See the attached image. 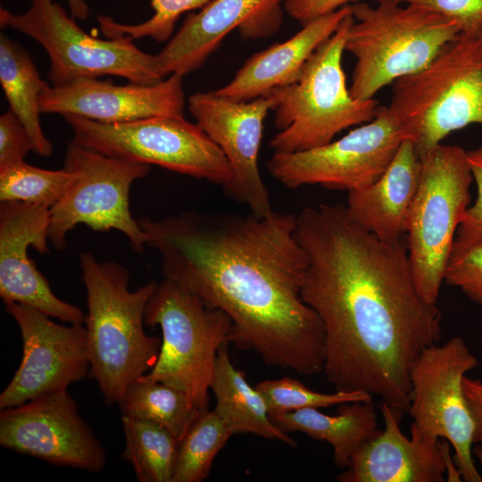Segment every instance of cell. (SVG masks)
<instances>
[{
  "mask_svg": "<svg viewBox=\"0 0 482 482\" xmlns=\"http://www.w3.org/2000/svg\"><path fill=\"white\" fill-rule=\"evenodd\" d=\"M295 237L307 260L301 295L324 329L326 379L337 391L378 395L403 418L412 367L442 332L436 304L416 287L407 245L379 239L342 204L303 209Z\"/></svg>",
  "mask_w": 482,
  "mask_h": 482,
  "instance_id": "cell-1",
  "label": "cell"
},
{
  "mask_svg": "<svg viewBox=\"0 0 482 482\" xmlns=\"http://www.w3.org/2000/svg\"><path fill=\"white\" fill-rule=\"evenodd\" d=\"M137 221L164 278L229 317V344L269 366L322 372L324 329L301 295L307 260L294 214L187 212Z\"/></svg>",
  "mask_w": 482,
  "mask_h": 482,
  "instance_id": "cell-2",
  "label": "cell"
},
{
  "mask_svg": "<svg viewBox=\"0 0 482 482\" xmlns=\"http://www.w3.org/2000/svg\"><path fill=\"white\" fill-rule=\"evenodd\" d=\"M79 264L87 291L88 377L97 383L107 405L118 404L130 384L152 370L160 353L161 339L144 329L145 306L158 283L151 280L130 291L124 266L100 262L89 252L80 254Z\"/></svg>",
  "mask_w": 482,
  "mask_h": 482,
  "instance_id": "cell-3",
  "label": "cell"
},
{
  "mask_svg": "<svg viewBox=\"0 0 482 482\" xmlns=\"http://www.w3.org/2000/svg\"><path fill=\"white\" fill-rule=\"evenodd\" d=\"M377 3L352 4L345 51L355 58L349 90L359 100L373 99L384 87L422 70L461 33L454 21L423 5Z\"/></svg>",
  "mask_w": 482,
  "mask_h": 482,
  "instance_id": "cell-4",
  "label": "cell"
},
{
  "mask_svg": "<svg viewBox=\"0 0 482 482\" xmlns=\"http://www.w3.org/2000/svg\"><path fill=\"white\" fill-rule=\"evenodd\" d=\"M387 109L419 154L452 132L482 126V35L460 33L422 70L393 83Z\"/></svg>",
  "mask_w": 482,
  "mask_h": 482,
  "instance_id": "cell-5",
  "label": "cell"
},
{
  "mask_svg": "<svg viewBox=\"0 0 482 482\" xmlns=\"http://www.w3.org/2000/svg\"><path fill=\"white\" fill-rule=\"evenodd\" d=\"M354 18H344L337 30L309 58L299 79L268 94L273 98L274 153L289 154L324 145L342 130L372 120L377 100L353 98L342 65L345 45ZM267 95V94H266Z\"/></svg>",
  "mask_w": 482,
  "mask_h": 482,
  "instance_id": "cell-6",
  "label": "cell"
},
{
  "mask_svg": "<svg viewBox=\"0 0 482 482\" xmlns=\"http://www.w3.org/2000/svg\"><path fill=\"white\" fill-rule=\"evenodd\" d=\"M145 325L159 326L162 339L155 364L141 378L182 391L199 414L208 411L217 354L229 344V317L164 278L147 302Z\"/></svg>",
  "mask_w": 482,
  "mask_h": 482,
  "instance_id": "cell-7",
  "label": "cell"
},
{
  "mask_svg": "<svg viewBox=\"0 0 482 482\" xmlns=\"http://www.w3.org/2000/svg\"><path fill=\"white\" fill-rule=\"evenodd\" d=\"M419 187L407 225V250L420 295L436 304L456 230L470 201L467 152L442 143L420 154Z\"/></svg>",
  "mask_w": 482,
  "mask_h": 482,
  "instance_id": "cell-8",
  "label": "cell"
},
{
  "mask_svg": "<svg viewBox=\"0 0 482 482\" xmlns=\"http://www.w3.org/2000/svg\"><path fill=\"white\" fill-rule=\"evenodd\" d=\"M72 142L101 154L154 164L227 187L231 167L220 147L183 116H154L102 123L64 115Z\"/></svg>",
  "mask_w": 482,
  "mask_h": 482,
  "instance_id": "cell-9",
  "label": "cell"
},
{
  "mask_svg": "<svg viewBox=\"0 0 482 482\" xmlns=\"http://www.w3.org/2000/svg\"><path fill=\"white\" fill-rule=\"evenodd\" d=\"M72 18L54 0H31L29 9L18 14L0 10L1 27L32 37L46 50L50 59L48 77L53 86L105 75L137 84H154L164 79L157 68L155 55L140 50L132 38L94 37Z\"/></svg>",
  "mask_w": 482,
  "mask_h": 482,
  "instance_id": "cell-10",
  "label": "cell"
},
{
  "mask_svg": "<svg viewBox=\"0 0 482 482\" xmlns=\"http://www.w3.org/2000/svg\"><path fill=\"white\" fill-rule=\"evenodd\" d=\"M64 168L75 177L50 208L48 238L54 248L64 249L68 233L85 224L96 231L118 230L133 250L142 252L147 237L131 215L129 195L132 184L148 174L150 165L106 156L71 141Z\"/></svg>",
  "mask_w": 482,
  "mask_h": 482,
  "instance_id": "cell-11",
  "label": "cell"
},
{
  "mask_svg": "<svg viewBox=\"0 0 482 482\" xmlns=\"http://www.w3.org/2000/svg\"><path fill=\"white\" fill-rule=\"evenodd\" d=\"M478 366L465 341L453 337L442 345L424 349L411 372V436L449 442L455 465L467 482H482L472 457L476 423L462 386L465 374Z\"/></svg>",
  "mask_w": 482,
  "mask_h": 482,
  "instance_id": "cell-12",
  "label": "cell"
},
{
  "mask_svg": "<svg viewBox=\"0 0 482 482\" xmlns=\"http://www.w3.org/2000/svg\"><path fill=\"white\" fill-rule=\"evenodd\" d=\"M405 139L387 106L379 105L372 120L341 138L305 151L273 153L266 168L287 188L320 185L350 191L376 181Z\"/></svg>",
  "mask_w": 482,
  "mask_h": 482,
  "instance_id": "cell-13",
  "label": "cell"
},
{
  "mask_svg": "<svg viewBox=\"0 0 482 482\" xmlns=\"http://www.w3.org/2000/svg\"><path fill=\"white\" fill-rule=\"evenodd\" d=\"M0 445L56 466L100 472L106 453L68 389L0 410Z\"/></svg>",
  "mask_w": 482,
  "mask_h": 482,
  "instance_id": "cell-14",
  "label": "cell"
},
{
  "mask_svg": "<svg viewBox=\"0 0 482 482\" xmlns=\"http://www.w3.org/2000/svg\"><path fill=\"white\" fill-rule=\"evenodd\" d=\"M4 304L20 328L22 357L0 394V410L68 389L71 384L88 376L90 358L85 325L64 326L27 305L14 302Z\"/></svg>",
  "mask_w": 482,
  "mask_h": 482,
  "instance_id": "cell-15",
  "label": "cell"
},
{
  "mask_svg": "<svg viewBox=\"0 0 482 482\" xmlns=\"http://www.w3.org/2000/svg\"><path fill=\"white\" fill-rule=\"evenodd\" d=\"M187 102L196 124L220 147L231 167L232 179L224 190L255 215L273 212L258 166L263 124L273 109V98L267 94L240 102L212 90L194 93Z\"/></svg>",
  "mask_w": 482,
  "mask_h": 482,
  "instance_id": "cell-16",
  "label": "cell"
},
{
  "mask_svg": "<svg viewBox=\"0 0 482 482\" xmlns=\"http://www.w3.org/2000/svg\"><path fill=\"white\" fill-rule=\"evenodd\" d=\"M49 207L1 202L0 296L3 302L27 305L69 324H84L80 308L56 296L29 257V245L41 253L49 251Z\"/></svg>",
  "mask_w": 482,
  "mask_h": 482,
  "instance_id": "cell-17",
  "label": "cell"
},
{
  "mask_svg": "<svg viewBox=\"0 0 482 482\" xmlns=\"http://www.w3.org/2000/svg\"><path fill=\"white\" fill-rule=\"evenodd\" d=\"M283 0H212L190 13L155 55L162 79L200 69L232 30L243 39L270 37L283 21Z\"/></svg>",
  "mask_w": 482,
  "mask_h": 482,
  "instance_id": "cell-18",
  "label": "cell"
},
{
  "mask_svg": "<svg viewBox=\"0 0 482 482\" xmlns=\"http://www.w3.org/2000/svg\"><path fill=\"white\" fill-rule=\"evenodd\" d=\"M183 77L171 74L154 84L115 85L85 78L62 86H45L41 113L75 115L102 123H120L154 116H184Z\"/></svg>",
  "mask_w": 482,
  "mask_h": 482,
  "instance_id": "cell-19",
  "label": "cell"
},
{
  "mask_svg": "<svg viewBox=\"0 0 482 482\" xmlns=\"http://www.w3.org/2000/svg\"><path fill=\"white\" fill-rule=\"evenodd\" d=\"M384 429L367 442L337 477L340 482H443L461 481L450 457L449 442L406 437L401 418L386 403L378 404Z\"/></svg>",
  "mask_w": 482,
  "mask_h": 482,
  "instance_id": "cell-20",
  "label": "cell"
},
{
  "mask_svg": "<svg viewBox=\"0 0 482 482\" xmlns=\"http://www.w3.org/2000/svg\"><path fill=\"white\" fill-rule=\"evenodd\" d=\"M352 5L319 17L288 39L253 54L225 86L213 90L234 101H251L295 82L314 51L338 28Z\"/></svg>",
  "mask_w": 482,
  "mask_h": 482,
  "instance_id": "cell-21",
  "label": "cell"
},
{
  "mask_svg": "<svg viewBox=\"0 0 482 482\" xmlns=\"http://www.w3.org/2000/svg\"><path fill=\"white\" fill-rule=\"evenodd\" d=\"M420 171L421 160L414 144L410 139L403 140L376 181L348 191L345 207L349 215L379 239L401 241L406 234Z\"/></svg>",
  "mask_w": 482,
  "mask_h": 482,
  "instance_id": "cell-22",
  "label": "cell"
},
{
  "mask_svg": "<svg viewBox=\"0 0 482 482\" xmlns=\"http://www.w3.org/2000/svg\"><path fill=\"white\" fill-rule=\"evenodd\" d=\"M270 416L286 433L299 431L328 443L333 449L334 462L342 470L350 465L353 456L380 430L372 401L339 404L336 415L305 408Z\"/></svg>",
  "mask_w": 482,
  "mask_h": 482,
  "instance_id": "cell-23",
  "label": "cell"
},
{
  "mask_svg": "<svg viewBox=\"0 0 482 482\" xmlns=\"http://www.w3.org/2000/svg\"><path fill=\"white\" fill-rule=\"evenodd\" d=\"M229 343L217 354L211 390L216 398L214 411L234 435L252 433L296 446V442L271 420L260 392L252 387L245 373L237 370L229 354Z\"/></svg>",
  "mask_w": 482,
  "mask_h": 482,
  "instance_id": "cell-24",
  "label": "cell"
},
{
  "mask_svg": "<svg viewBox=\"0 0 482 482\" xmlns=\"http://www.w3.org/2000/svg\"><path fill=\"white\" fill-rule=\"evenodd\" d=\"M0 84L10 110L27 129L33 151L50 156L53 145L45 136L39 116L40 95L46 85L28 52L4 34L0 36Z\"/></svg>",
  "mask_w": 482,
  "mask_h": 482,
  "instance_id": "cell-25",
  "label": "cell"
},
{
  "mask_svg": "<svg viewBox=\"0 0 482 482\" xmlns=\"http://www.w3.org/2000/svg\"><path fill=\"white\" fill-rule=\"evenodd\" d=\"M125 447L121 458L139 482H171L179 441L165 428L145 420L121 417Z\"/></svg>",
  "mask_w": 482,
  "mask_h": 482,
  "instance_id": "cell-26",
  "label": "cell"
},
{
  "mask_svg": "<svg viewBox=\"0 0 482 482\" xmlns=\"http://www.w3.org/2000/svg\"><path fill=\"white\" fill-rule=\"evenodd\" d=\"M118 405L122 415L154 422L179 442L200 415L182 391L141 377L130 384Z\"/></svg>",
  "mask_w": 482,
  "mask_h": 482,
  "instance_id": "cell-27",
  "label": "cell"
},
{
  "mask_svg": "<svg viewBox=\"0 0 482 482\" xmlns=\"http://www.w3.org/2000/svg\"><path fill=\"white\" fill-rule=\"evenodd\" d=\"M233 432L212 411L201 413L179 442L171 482H201Z\"/></svg>",
  "mask_w": 482,
  "mask_h": 482,
  "instance_id": "cell-28",
  "label": "cell"
},
{
  "mask_svg": "<svg viewBox=\"0 0 482 482\" xmlns=\"http://www.w3.org/2000/svg\"><path fill=\"white\" fill-rule=\"evenodd\" d=\"M74 177L65 168L46 170L19 162L0 168V201L51 208L62 197Z\"/></svg>",
  "mask_w": 482,
  "mask_h": 482,
  "instance_id": "cell-29",
  "label": "cell"
},
{
  "mask_svg": "<svg viewBox=\"0 0 482 482\" xmlns=\"http://www.w3.org/2000/svg\"><path fill=\"white\" fill-rule=\"evenodd\" d=\"M255 388L264 398L270 415L305 408L319 409L345 403L372 401V395L362 390L317 392L289 377L261 381Z\"/></svg>",
  "mask_w": 482,
  "mask_h": 482,
  "instance_id": "cell-30",
  "label": "cell"
},
{
  "mask_svg": "<svg viewBox=\"0 0 482 482\" xmlns=\"http://www.w3.org/2000/svg\"><path fill=\"white\" fill-rule=\"evenodd\" d=\"M212 0H151L154 14L137 24H122L108 16H98L100 29L107 38L149 37L157 42L170 38L175 24L186 12L201 9Z\"/></svg>",
  "mask_w": 482,
  "mask_h": 482,
  "instance_id": "cell-31",
  "label": "cell"
},
{
  "mask_svg": "<svg viewBox=\"0 0 482 482\" xmlns=\"http://www.w3.org/2000/svg\"><path fill=\"white\" fill-rule=\"evenodd\" d=\"M444 281L482 304V242L452 249Z\"/></svg>",
  "mask_w": 482,
  "mask_h": 482,
  "instance_id": "cell-32",
  "label": "cell"
},
{
  "mask_svg": "<svg viewBox=\"0 0 482 482\" xmlns=\"http://www.w3.org/2000/svg\"><path fill=\"white\" fill-rule=\"evenodd\" d=\"M467 155L478 195L474 204L464 212L456 230L453 248L482 242V147L468 151Z\"/></svg>",
  "mask_w": 482,
  "mask_h": 482,
  "instance_id": "cell-33",
  "label": "cell"
},
{
  "mask_svg": "<svg viewBox=\"0 0 482 482\" xmlns=\"http://www.w3.org/2000/svg\"><path fill=\"white\" fill-rule=\"evenodd\" d=\"M376 2L386 0H375ZM423 5L450 20L461 33H478L482 29V0H387Z\"/></svg>",
  "mask_w": 482,
  "mask_h": 482,
  "instance_id": "cell-34",
  "label": "cell"
},
{
  "mask_svg": "<svg viewBox=\"0 0 482 482\" xmlns=\"http://www.w3.org/2000/svg\"><path fill=\"white\" fill-rule=\"evenodd\" d=\"M30 150L33 145L27 129L9 109L0 116V168L24 161Z\"/></svg>",
  "mask_w": 482,
  "mask_h": 482,
  "instance_id": "cell-35",
  "label": "cell"
},
{
  "mask_svg": "<svg viewBox=\"0 0 482 482\" xmlns=\"http://www.w3.org/2000/svg\"><path fill=\"white\" fill-rule=\"evenodd\" d=\"M360 0H285L284 10L295 21L304 24L332 13Z\"/></svg>",
  "mask_w": 482,
  "mask_h": 482,
  "instance_id": "cell-36",
  "label": "cell"
},
{
  "mask_svg": "<svg viewBox=\"0 0 482 482\" xmlns=\"http://www.w3.org/2000/svg\"><path fill=\"white\" fill-rule=\"evenodd\" d=\"M462 386L476 427H482V382L465 376Z\"/></svg>",
  "mask_w": 482,
  "mask_h": 482,
  "instance_id": "cell-37",
  "label": "cell"
},
{
  "mask_svg": "<svg viewBox=\"0 0 482 482\" xmlns=\"http://www.w3.org/2000/svg\"><path fill=\"white\" fill-rule=\"evenodd\" d=\"M73 18L85 20L88 17L89 7L85 0H66Z\"/></svg>",
  "mask_w": 482,
  "mask_h": 482,
  "instance_id": "cell-38",
  "label": "cell"
},
{
  "mask_svg": "<svg viewBox=\"0 0 482 482\" xmlns=\"http://www.w3.org/2000/svg\"><path fill=\"white\" fill-rule=\"evenodd\" d=\"M472 453L478 458L480 465L482 466V444L476 445L472 448Z\"/></svg>",
  "mask_w": 482,
  "mask_h": 482,
  "instance_id": "cell-39",
  "label": "cell"
},
{
  "mask_svg": "<svg viewBox=\"0 0 482 482\" xmlns=\"http://www.w3.org/2000/svg\"><path fill=\"white\" fill-rule=\"evenodd\" d=\"M474 442L482 444V427H476Z\"/></svg>",
  "mask_w": 482,
  "mask_h": 482,
  "instance_id": "cell-40",
  "label": "cell"
},
{
  "mask_svg": "<svg viewBox=\"0 0 482 482\" xmlns=\"http://www.w3.org/2000/svg\"><path fill=\"white\" fill-rule=\"evenodd\" d=\"M481 35H482V29H481Z\"/></svg>",
  "mask_w": 482,
  "mask_h": 482,
  "instance_id": "cell-41",
  "label": "cell"
}]
</instances>
